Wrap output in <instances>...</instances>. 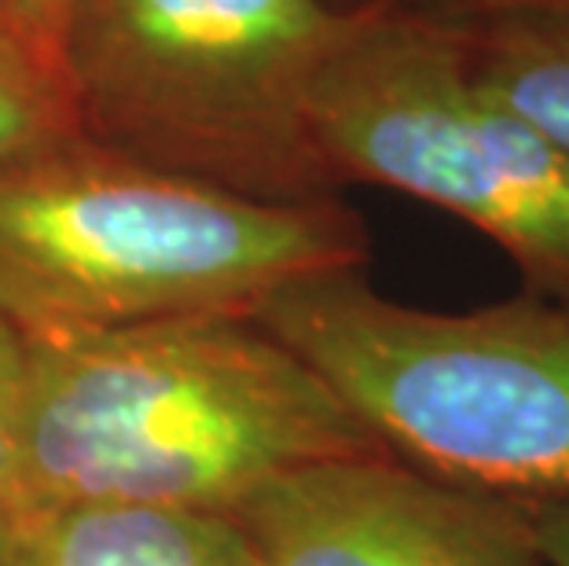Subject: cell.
Here are the masks:
<instances>
[{
    "instance_id": "1",
    "label": "cell",
    "mask_w": 569,
    "mask_h": 566,
    "mask_svg": "<svg viewBox=\"0 0 569 566\" xmlns=\"http://www.w3.org/2000/svg\"><path fill=\"white\" fill-rule=\"evenodd\" d=\"M19 504L232 515L287 471L386 445L258 317L27 339Z\"/></svg>"
},
{
    "instance_id": "2",
    "label": "cell",
    "mask_w": 569,
    "mask_h": 566,
    "mask_svg": "<svg viewBox=\"0 0 569 566\" xmlns=\"http://www.w3.org/2000/svg\"><path fill=\"white\" fill-rule=\"evenodd\" d=\"M368 255L365 221L338 196L250 199L84 132L0 159V312L27 339L253 317Z\"/></svg>"
},
{
    "instance_id": "3",
    "label": "cell",
    "mask_w": 569,
    "mask_h": 566,
    "mask_svg": "<svg viewBox=\"0 0 569 566\" xmlns=\"http://www.w3.org/2000/svg\"><path fill=\"white\" fill-rule=\"evenodd\" d=\"M253 317L393 456L518 508L569 504V295L438 312L338 269Z\"/></svg>"
},
{
    "instance_id": "4",
    "label": "cell",
    "mask_w": 569,
    "mask_h": 566,
    "mask_svg": "<svg viewBox=\"0 0 569 566\" xmlns=\"http://www.w3.org/2000/svg\"><path fill=\"white\" fill-rule=\"evenodd\" d=\"M349 22L327 0H70L78 129L250 199H335L309 100Z\"/></svg>"
},
{
    "instance_id": "5",
    "label": "cell",
    "mask_w": 569,
    "mask_h": 566,
    "mask_svg": "<svg viewBox=\"0 0 569 566\" xmlns=\"http://www.w3.org/2000/svg\"><path fill=\"white\" fill-rule=\"evenodd\" d=\"M309 118L335 188L430 202L507 250L526 291L569 295V151L481 86L452 22L349 11Z\"/></svg>"
},
{
    "instance_id": "6",
    "label": "cell",
    "mask_w": 569,
    "mask_h": 566,
    "mask_svg": "<svg viewBox=\"0 0 569 566\" xmlns=\"http://www.w3.org/2000/svg\"><path fill=\"white\" fill-rule=\"evenodd\" d=\"M228 523L247 566H548L518 504L390 449L287 471Z\"/></svg>"
},
{
    "instance_id": "7",
    "label": "cell",
    "mask_w": 569,
    "mask_h": 566,
    "mask_svg": "<svg viewBox=\"0 0 569 566\" xmlns=\"http://www.w3.org/2000/svg\"><path fill=\"white\" fill-rule=\"evenodd\" d=\"M0 566H247L228 515L140 504H19Z\"/></svg>"
},
{
    "instance_id": "8",
    "label": "cell",
    "mask_w": 569,
    "mask_h": 566,
    "mask_svg": "<svg viewBox=\"0 0 569 566\" xmlns=\"http://www.w3.org/2000/svg\"><path fill=\"white\" fill-rule=\"evenodd\" d=\"M452 27L481 86L569 151V8Z\"/></svg>"
},
{
    "instance_id": "9",
    "label": "cell",
    "mask_w": 569,
    "mask_h": 566,
    "mask_svg": "<svg viewBox=\"0 0 569 566\" xmlns=\"http://www.w3.org/2000/svg\"><path fill=\"white\" fill-rule=\"evenodd\" d=\"M70 132L81 129L59 56L0 19V159Z\"/></svg>"
},
{
    "instance_id": "10",
    "label": "cell",
    "mask_w": 569,
    "mask_h": 566,
    "mask_svg": "<svg viewBox=\"0 0 569 566\" xmlns=\"http://www.w3.org/2000/svg\"><path fill=\"white\" fill-rule=\"evenodd\" d=\"M27 383H30L27 335L0 312V519L19 508Z\"/></svg>"
},
{
    "instance_id": "11",
    "label": "cell",
    "mask_w": 569,
    "mask_h": 566,
    "mask_svg": "<svg viewBox=\"0 0 569 566\" xmlns=\"http://www.w3.org/2000/svg\"><path fill=\"white\" fill-rule=\"evenodd\" d=\"M327 4L338 11H405V16L475 22L518 11H559L569 8V0H327Z\"/></svg>"
},
{
    "instance_id": "12",
    "label": "cell",
    "mask_w": 569,
    "mask_h": 566,
    "mask_svg": "<svg viewBox=\"0 0 569 566\" xmlns=\"http://www.w3.org/2000/svg\"><path fill=\"white\" fill-rule=\"evenodd\" d=\"M67 11L70 0H8V19L56 56H59V33H63Z\"/></svg>"
},
{
    "instance_id": "13",
    "label": "cell",
    "mask_w": 569,
    "mask_h": 566,
    "mask_svg": "<svg viewBox=\"0 0 569 566\" xmlns=\"http://www.w3.org/2000/svg\"><path fill=\"white\" fill-rule=\"evenodd\" d=\"M532 540L548 566H569V504H543V508H522Z\"/></svg>"
},
{
    "instance_id": "14",
    "label": "cell",
    "mask_w": 569,
    "mask_h": 566,
    "mask_svg": "<svg viewBox=\"0 0 569 566\" xmlns=\"http://www.w3.org/2000/svg\"><path fill=\"white\" fill-rule=\"evenodd\" d=\"M0 19H8V0H0ZM11 22V19H8Z\"/></svg>"
}]
</instances>
